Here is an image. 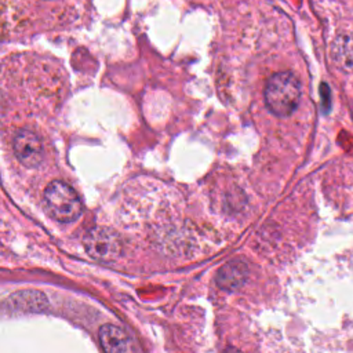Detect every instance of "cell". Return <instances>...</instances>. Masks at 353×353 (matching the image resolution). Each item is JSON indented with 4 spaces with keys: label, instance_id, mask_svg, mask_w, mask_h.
<instances>
[{
    "label": "cell",
    "instance_id": "cell-1",
    "mask_svg": "<svg viewBox=\"0 0 353 353\" xmlns=\"http://www.w3.org/2000/svg\"><path fill=\"white\" fill-rule=\"evenodd\" d=\"M263 98L268 109L273 114L287 117L299 105L301 83L291 72L274 73L265 84Z\"/></svg>",
    "mask_w": 353,
    "mask_h": 353
},
{
    "label": "cell",
    "instance_id": "cell-2",
    "mask_svg": "<svg viewBox=\"0 0 353 353\" xmlns=\"http://www.w3.org/2000/svg\"><path fill=\"white\" fill-rule=\"evenodd\" d=\"M44 201L50 214L59 222H72L81 214L80 197L70 185L62 181H52L47 185Z\"/></svg>",
    "mask_w": 353,
    "mask_h": 353
},
{
    "label": "cell",
    "instance_id": "cell-3",
    "mask_svg": "<svg viewBox=\"0 0 353 353\" xmlns=\"http://www.w3.org/2000/svg\"><path fill=\"white\" fill-rule=\"evenodd\" d=\"M85 252L97 261L110 262L120 256L121 241L116 232L109 228H94L87 232L83 240Z\"/></svg>",
    "mask_w": 353,
    "mask_h": 353
},
{
    "label": "cell",
    "instance_id": "cell-4",
    "mask_svg": "<svg viewBox=\"0 0 353 353\" xmlns=\"http://www.w3.org/2000/svg\"><path fill=\"white\" fill-rule=\"evenodd\" d=\"M12 149L18 161L28 168L39 167L44 159L41 139L29 130L17 131L12 139Z\"/></svg>",
    "mask_w": 353,
    "mask_h": 353
},
{
    "label": "cell",
    "instance_id": "cell-5",
    "mask_svg": "<svg viewBox=\"0 0 353 353\" xmlns=\"http://www.w3.org/2000/svg\"><path fill=\"white\" fill-rule=\"evenodd\" d=\"M248 266L240 259L230 261L225 263L215 276L216 285L226 291H236L245 283L248 277Z\"/></svg>",
    "mask_w": 353,
    "mask_h": 353
},
{
    "label": "cell",
    "instance_id": "cell-6",
    "mask_svg": "<svg viewBox=\"0 0 353 353\" xmlns=\"http://www.w3.org/2000/svg\"><path fill=\"white\" fill-rule=\"evenodd\" d=\"M99 342L102 349L109 353H121L132 350L130 336L113 324H105L99 330Z\"/></svg>",
    "mask_w": 353,
    "mask_h": 353
},
{
    "label": "cell",
    "instance_id": "cell-7",
    "mask_svg": "<svg viewBox=\"0 0 353 353\" xmlns=\"http://www.w3.org/2000/svg\"><path fill=\"white\" fill-rule=\"evenodd\" d=\"M10 301L15 302L17 306L21 310H43L47 305L46 295L37 292V291H22L12 296H10Z\"/></svg>",
    "mask_w": 353,
    "mask_h": 353
},
{
    "label": "cell",
    "instance_id": "cell-8",
    "mask_svg": "<svg viewBox=\"0 0 353 353\" xmlns=\"http://www.w3.org/2000/svg\"><path fill=\"white\" fill-rule=\"evenodd\" d=\"M335 59L343 69L353 68V37L339 36L335 41Z\"/></svg>",
    "mask_w": 353,
    "mask_h": 353
}]
</instances>
